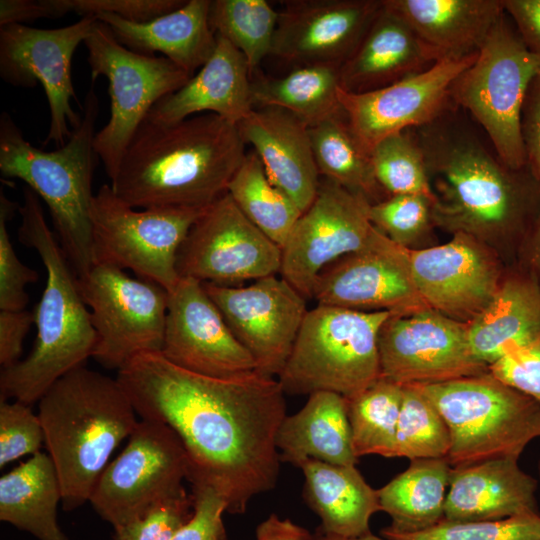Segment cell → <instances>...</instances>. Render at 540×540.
<instances>
[{
  "label": "cell",
  "mask_w": 540,
  "mask_h": 540,
  "mask_svg": "<svg viewBox=\"0 0 540 540\" xmlns=\"http://www.w3.org/2000/svg\"><path fill=\"white\" fill-rule=\"evenodd\" d=\"M141 419L166 424L188 461L187 480L214 489L227 512H246L251 499L275 488L276 437L286 414L275 377L253 371L222 379L187 371L161 352L143 353L117 371Z\"/></svg>",
  "instance_id": "obj_1"
},
{
  "label": "cell",
  "mask_w": 540,
  "mask_h": 540,
  "mask_svg": "<svg viewBox=\"0 0 540 540\" xmlns=\"http://www.w3.org/2000/svg\"><path fill=\"white\" fill-rule=\"evenodd\" d=\"M412 130L436 197L435 226L521 251L540 215V180L529 166L503 163L456 106Z\"/></svg>",
  "instance_id": "obj_2"
},
{
  "label": "cell",
  "mask_w": 540,
  "mask_h": 540,
  "mask_svg": "<svg viewBox=\"0 0 540 540\" xmlns=\"http://www.w3.org/2000/svg\"><path fill=\"white\" fill-rule=\"evenodd\" d=\"M245 155L237 126L218 115L169 124L146 117L110 185L134 208L204 209L227 193Z\"/></svg>",
  "instance_id": "obj_3"
},
{
  "label": "cell",
  "mask_w": 540,
  "mask_h": 540,
  "mask_svg": "<svg viewBox=\"0 0 540 540\" xmlns=\"http://www.w3.org/2000/svg\"><path fill=\"white\" fill-rule=\"evenodd\" d=\"M23 198L18 207L19 241L40 256L46 284L34 312L33 349L25 359L2 369L0 397L31 405L61 377L85 365L93 356L97 335L78 277L46 222L39 197L26 187Z\"/></svg>",
  "instance_id": "obj_4"
},
{
  "label": "cell",
  "mask_w": 540,
  "mask_h": 540,
  "mask_svg": "<svg viewBox=\"0 0 540 540\" xmlns=\"http://www.w3.org/2000/svg\"><path fill=\"white\" fill-rule=\"evenodd\" d=\"M38 402L61 503L72 511L89 502L110 456L139 422L137 413L117 378L85 365L57 380Z\"/></svg>",
  "instance_id": "obj_5"
},
{
  "label": "cell",
  "mask_w": 540,
  "mask_h": 540,
  "mask_svg": "<svg viewBox=\"0 0 540 540\" xmlns=\"http://www.w3.org/2000/svg\"><path fill=\"white\" fill-rule=\"evenodd\" d=\"M99 101L88 91L80 124L64 145L45 151L27 141L12 116H0V171L24 181L42 198L59 244L80 277L94 265L92 250V183L98 155L94 148Z\"/></svg>",
  "instance_id": "obj_6"
},
{
  "label": "cell",
  "mask_w": 540,
  "mask_h": 540,
  "mask_svg": "<svg viewBox=\"0 0 540 540\" xmlns=\"http://www.w3.org/2000/svg\"><path fill=\"white\" fill-rule=\"evenodd\" d=\"M436 407L450 433L446 457L455 467L519 458L540 438V404L489 371L432 384H411Z\"/></svg>",
  "instance_id": "obj_7"
},
{
  "label": "cell",
  "mask_w": 540,
  "mask_h": 540,
  "mask_svg": "<svg viewBox=\"0 0 540 540\" xmlns=\"http://www.w3.org/2000/svg\"><path fill=\"white\" fill-rule=\"evenodd\" d=\"M394 313L317 305L308 310L278 376L290 395L328 391L350 399L380 378L378 335Z\"/></svg>",
  "instance_id": "obj_8"
},
{
  "label": "cell",
  "mask_w": 540,
  "mask_h": 540,
  "mask_svg": "<svg viewBox=\"0 0 540 540\" xmlns=\"http://www.w3.org/2000/svg\"><path fill=\"white\" fill-rule=\"evenodd\" d=\"M540 58L525 45L506 12L492 27L475 61L453 82V104L481 127L507 166H527L521 135L524 98Z\"/></svg>",
  "instance_id": "obj_9"
},
{
  "label": "cell",
  "mask_w": 540,
  "mask_h": 540,
  "mask_svg": "<svg viewBox=\"0 0 540 540\" xmlns=\"http://www.w3.org/2000/svg\"><path fill=\"white\" fill-rule=\"evenodd\" d=\"M205 209H138L117 196L110 184H103L90 213L94 264L130 269L169 293L180 280L179 249Z\"/></svg>",
  "instance_id": "obj_10"
},
{
  "label": "cell",
  "mask_w": 540,
  "mask_h": 540,
  "mask_svg": "<svg viewBox=\"0 0 540 540\" xmlns=\"http://www.w3.org/2000/svg\"><path fill=\"white\" fill-rule=\"evenodd\" d=\"M84 44L92 80L103 76L108 81L110 118L96 132L94 148L111 181L133 135L153 106L181 88L191 75L164 56L126 48L99 20Z\"/></svg>",
  "instance_id": "obj_11"
},
{
  "label": "cell",
  "mask_w": 540,
  "mask_h": 540,
  "mask_svg": "<svg viewBox=\"0 0 540 540\" xmlns=\"http://www.w3.org/2000/svg\"><path fill=\"white\" fill-rule=\"evenodd\" d=\"M78 284L96 331L98 363L119 371L140 354L161 352L169 300L163 287L105 264H94Z\"/></svg>",
  "instance_id": "obj_12"
},
{
  "label": "cell",
  "mask_w": 540,
  "mask_h": 540,
  "mask_svg": "<svg viewBox=\"0 0 540 540\" xmlns=\"http://www.w3.org/2000/svg\"><path fill=\"white\" fill-rule=\"evenodd\" d=\"M187 477L188 461L177 435L164 423L141 419L100 475L89 502L116 529L186 491Z\"/></svg>",
  "instance_id": "obj_13"
},
{
  "label": "cell",
  "mask_w": 540,
  "mask_h": 540,
  "mask_svg": "<svg viewBox=\"0 0 540 540\" xmlns=\"http://www.w3.org/2000/svg\"><path fill=\"white\" fill-rule=\"evenodd\" d=\"M97 19L79 21L59 28H35L26 24L0 26V76L16 87L41 84L50 112L44 144H65L72 129L81 122L72 100L77 99L71 64L77 47L93 31Z\"/></svg>",
  "instance_id": "obj_14"
},
{
  "label": "cell",
  "mask_w": 540,
  "mask_h": 540,
  "mask_svg": "<svg viewBox=\"0 0 540 540\" xmlns=\"http://www.w3.org/2000/svg\"><path fill=\"white\" fill-rule=\"evenodd\" d=\"M282 249L259 230L228 193L208 206L177 255L180 278L239 286L280 273Z\"/></svg>",
  "instance_id": "obj_15"
},
{
  "label": "cell",
  "mask_w": 540,
  "mask_h": 540,
  "mask_svg": "<svg viewBox=\"0 0 540 540\" xmlns=\"http://www.w3.org/2000/svg\"><path fill=\"white\" fill-rule=\"evenodd\" d=\"M371 202L328 179L282 247L280 275L306 299L312 298L319 273L337 259L360 250L376 228L369 219Z\"/></svg>",
  "instance_id": "obj_16"
},
{
  "label": "cell",
  "mask_w": 540,
  "mask_h": 540,
  "mask_svg": "<svg viewBox=\"0 0 540 540\" xmlns=\"http://www.w3.org/2000/svg\"><path fill=\"white\" fill-rule=\"evenodd\" d=\"M378 352L380 377L399 385L440 383L489 371L470 350L466 324L430 308L391 315L379 331Z\"/></svg>",
  "instance_id": "obj_17"
},
{
  "label": "cell",
  "mask_w": 540,
  "mask_h": 540,
  "mask_svg": "<svg viewBox=\"0 0 540 540\" xmlns=\"http://www.w3.org/2000/svg\"><path fill=\"white\" fill-rule=\"evenodd\" d=\"M237 340L263 375L279 376L308 312L306 298L282 277L248 286L202 283Z\"/></svg>",
  "instance_id": "obj_18"
},
{
  "label": "cell",
  "mask_w": 540,
  "mask_h": 540,
  "mask_svg": "<svg viewBox=\"0 0 540 540\" xmlns=\"http://www.w3.org/2000/svg\"><path fill=\"white\" fill-rule=\"evenodd\" d=\"M414 286L426 306L468 323L489 303L503 280L490 246L464 232L441 245L404 248Z\"/></svg>",
  "instance_id": "obj_19"
},
{
  "label": "cell",
  "mask_w": 540,
  "mask_h": 540,
  "mask_svg": "<svg viewBox=\"0 0 540 540\" xmlns=\"http://www.w3.org/2000/svg\"><path fill=\"white\" fill-rule=\"evenodd\" d=\"M477 54L438 60L417 74L365 93L339 88L342 112L356 136L371 150L383 138L427 125L454 107L452 84Z\"/></svg>",
  "instance_id": "obj_20"
},
{
  "label": "cell",
  "mask_w": 540,
  "mask_h": 540,
  "mask_svg": "<svg viewBox=\"0 0 540 540\" xmlns=\"http://www.w3.org/2000/svg\"><path fill=\"white\" fill-rule=\"evenodd\" d=\"M318 305L409 314L428 308L411 279L404 247L378 229L364 248L326 266L312 292Z\"/></svg>",
  "instance_id": "obj_21"
},
{
  "label": "cell",
  "mask_w": 540,
  "mask_h": 540,
  "mask_svg": "<svg viewBox=\"0 0 540 540\" xmlns=\"http://www.w3.org/2000/svg\"><path fill=\"white\" fill-rule=\"evenodd\" d=\"M161 354L174 365L203 376L228 379L257 371L201 282L180 278L169 292Z\"/></svg>",
  "instance_id": "obj_22"
},
{
  "label": "cell",
  "mask_w": 540,
  "mask_h": 540,
  "mask_svg": "<svg viewBox=\"0 0 540 540\" xmlns=\"http://www.w3.org/2000/svg\"><path fill=\"white\" fill-rule=\"evenodd\" d=\"M382 0H291L279 11L271 55L301 65H341L353 54Z\"/></svg>",
  "instance_id": "obj_23"
},
{
  "label": "cell",
  "mask_w": 540,
  "mask_h": 540,
  "mask_svg": "<svg viewBox=\"0 0 540 540\" xmlns=\"http://www.w3.org/2000/svg\"><path fill=\"white\" fill-rule=\"evenodd\" d=\"M254 148L270 181L302 211L314 201L320 185L308 126L286 110L253 108L237 125Z\"/></svg>",
  "instance_id": "obj_24"
},
{
  "label": "cell",
  "mask_w": 540,
  "mask_h": 540,
  "mask_svg": "<svg viewBox=\"0 0 540 540\" xmlns=\"http://www.w3.org/2000/svg\"><path fill=\"white\" fill-rule=\"evenodd\" d=\"M216 36L208 61L181 88L159 100L147 117L169 124L212 113L237 126L252 111L247 62L230 42Z\"/></svg>",
  "instance_id": "obj_25"
},
{
  "label": "cell",
  "mask_w": 540,
  "mask_h": 540,
  "mask_svg": "<svg viewBox=\"0 0 540 540\" xmlns=\"http://www.w3.org/2000/svg\"><path fill=\"white\" fill-rule=\"evenodd\" d=\"M519 458L504 457L452 467L444 520L476 522L539 513L537 480Z\"/></svg>",
  "instance_id": "obj_26"
},
{
  "label": "cell",
  "mask_w": 540,
  "mask_h": 540,
  "mask_svg": "<svg viewBox=\"0 0 540 540\" xmlns=\"http://www.w3.org/2000/svg\"><path fill=\"white\" fill-rule=\"evenodd\" d=\"M436 62L410 26L384 6L339 68L340 88L365 93L417 74Z\"/></svg>",
  "instance_id": "obj_27"
},
{
  "label": "cell",
  "mask_w": 540,
  "mask_h": 540,
  "mask_svg": "<svg viewBox=\"0 0 540 540\" xmlns=\"http://www.w3.org/2000/svg\"><path fill=\"white\" fill-rule=\"evenodd\" d=\"M476 360L491 366L540 339V283L525 265L507 276L485 308L466 323Z\"/></svg>",
  "instance_id": "obj_28"
},
{
  "label": "cell",
  "mask_w": 540,
  "mask_h": 540,
  "mask_svg": "<svg viewBox=\"0 0 540 540\" xmlns=\"http://www.w3.org/2000/svg\"><path fill=\"white\" fill-rule=\"evenodd\" d=\"M400 16L436 61L479 51L505 12L503 0H382Z\"/></svg>",
  "instance_id": "obj_29"
},
{
  "label": "cell",
  "mask_w": 540,
  "mask_h": 540,
  "mask_svg": "<svg viewBox=\"0 0 540 540\" xmlns=\"http://www.w3.org/2000/svg\"><path fill=\"white\" fill-rule=\"evenodd\" d=\"M210 0H188L179 8L147 22H133L102 14L115 38L126 48L145 55L164 54L193 76L211 57L217 36L210 21Z\"/></svg>",
  "instance_id": "obj_30"
},
{
  "label": "cell",
  "mask_w": 540,
  "mask_h": 540,
  "mask_svg": "<svg viewBox=\"0 0 540 540\" xmlns=\"http://www.w3.org/2000/svg\"><path fill=\"white\" fill-rule=\"evenodd\" d=\"M276 445L281 462L297 467L308 459L356 465L347 399L328 391L310 394L298 412L284 418Z\"/></svg>",
  "instance_id": "obj_31"
},
{
  "label": "cell",
  "mask_w": 540,
  "mask_h": 540,
  "mask_svg": "<svg viewBox=\"0 0 540 540\" xmlns=\"http://www.w3.org/2000/svg\"><path fill=\"white\" fill-rule=\"evenodd\" d=\"M305 478L303 497L321 520L324 532L358 537L370 532L371 517L381 511L377 490L356 465H336L308 459L299 465Z\"/></svg>",
  "instance_id": "obj_32"
},
{
  "label": "cell",
  "mask_w": 540,
  "mask_h": 540,
  "mask_svg": "<svg viewBox=\"0 0 540 540\" xmlns=\"http://www.w3.org/2000/svg\"><path fill=\"white\" fill-rule=\"evenodd\" d=\"M62 490L48 453L38 452L0 478V520L38 540H68L57 523Z\"/></svg>",
  "instance_id": "obj_33"
},
{
  "label": "cell",
  "mask_w": 540,
  "mask_h": 540,
  "mask_svg": "<svg viewBox=\"0 0 540 540\" xmlns=\"http://www.w3.org/2000/svg\"><path fill=\"white\" fill-rule=\"evenodd\" d=\"M451 471L446 458L416 459L377 489L380 509L391 518V524L385 528L416 533L443 521Z\"/></svg>",
  "instance_id": "obj_34"
},
{
  "label": "cell",
  "mask_w": 540,
  "mask_h": 540,
  "mask_svg": "<svg viewBox=\"0 0 540 540\" xmlns=\"http://www.w3.org/2000/svg\"><path fill=\"white\" fill-rule=\"evenodd\" d=\"M251 77L254 108L275 107L288 111L308 127L342 112L338 92L339 67L301 65L283 77L256 70Z\"/></svg>",
  "instance_id": "obj_35"
},
{
  "label": "cell",
  "mask_w": 540,
  "mask_h": 540,
  "mask_svg": "<svg viewBox=\"0 0 540 540\" xmlns=\"http://www.w3.org/2000/svg\"><path fill=\"white\" fill-rule=\"evenodd\" d=\"M314 160L325 179L365 196L371 204L388 197L378 185L368 150L343 112L308 127Z\"/></svg>",
  "instance_id": "obj_36"
},
{
  "label": "cell",
  "mask_w": 540,
  "mask_h": 540,
  "mask_svg": "<svg viewBox=\"0 0 540 540\" xmlns=\"http://www.w3.org/2000/svg\"><path fill=\"white\" fill-rule=\"evenodd\" d=\"M227 193L240 211L282 249L302 211L270 181L254 151L246 153Z\"/></svg>",
  "instance_id": "obj_37"
},
{
  "label": "cell",
  "mask_w": 540,
  "mask_h": 540,
  "mask_svg": "<svg viewBox=\"0 0 540 540\" xmlns=\"http://www.w3.org/2000/svg\"><path fill=\"white\" fill-rule=\"evenodd\" d=\"M402 385L379 378L347 399V413L356 457L393 458L401 410Z\"/></svg>",
  "instance_id": "obj_38"
},
{
  "label": "cell",
  "mask_w": 540,
  "mask_h": 540,
  "mask_svg": "<svg viewBox=\"0 0 540 540\" xmlns=\"http://www.w3.org/2000/svg\"><path fill=\"white\" fill-rule=\"evenodd\" d=\"M278 17L265 0H214L209 13L213 31L243 54L251 76L271 55Z\"/></svg>",
  "instance_id": "obj_39"
},
{
  "label": "cell",
  "mask_w": 540,
  "mask_h": 540,
  "mask_svg": "<svg viewBox=\"0 0 540 540\" xmlns=\"http://www.w3.org/2000/svg\"><path fill=\"white\" fill-rule=\"evenodd\" d=\"M370 155L375 179L387 196L421 195L434 205L425 158L412 129L383 138Z\"/></svg>",
  "instance_id": "obj_40"
},
{
  "label": "cell",
  "mask_w": 540,
  "mask_h": 540,
  "mask_svg": "<svg viewBox=\"0 0 540 540\" xmlns=\"http://www.w3.org/2000/svg\"><path fill=\"white\" fill-rule=\"evenodd\" d=\"M450 445L449 429L436 407L414 385H402L393 458H446Z\"/></svg>",
  "instance_id": "obj_41"
},
{
  "label": "cell",
  "mask_w": 540,
  "mask_h": 540,
  "mask_svg": "<svg viewBox=\"0 0 540 540\" xmlns=\"http://www.w3.org/2000/svg\"><path fill=\"white\" fill-rule=\"evenodd\" d=\"M433 203L421 195H392L370 204L372 225L393 243L420 249V244L431 239Z\"/></svg>",
  "instance_id": "obj_42"
},
{
  "label": "cell",
  "mask_w": 540,
  "mask_h": 540,
  "mask_svg": "<svg viewBox=\"0 0 540 540\" xmlns=\"http://www.w3.org/2000/svg\"><path fill=\"white\" fill-rule=\"evenodd\" d=\"M381 535L388 540H540V513L490 521L443 520L416 533H397L383 528Z\"/></svg>",
  "instance_id": "obj_43"
},
{
  "label": "cell",
  "mask_w": 540,
  "mask_h": 540,
  "mask_svg": "<svg viewBox=\"0 0 540 540\" xmlns=\"http://www.w3.org/2000/svg\"><path fill=\"white\" fill-rule=\"evenodd\" d=\"M183 0H38L41 18H56L69 13L81 18L115 14L133 22H147L169 13Z\"/></svg>",
  "instance_id": "obj_44"
},
{
  "label": "cell",
  "mask_w": 540,
  "mask_h": 540,
  "mask_svg": "<svg viewBox=\"0 0 540 540\" xmlns=\"http://www.w3.org/2000/svg\"><path fill=\"white\" fill-rule=\"evenodd\" d=\"M15 203L0 193V311L24 310L29 302L26 285L37 281L38 273L18 258L7 229Z\"/></svg>",
  "instance_id": "obj_45"
},
{
  "label": "cell",
  "mask_w": 540,
  "mask_h": 540,
  "mask_svg": "<svg viewBox=\"0 0 540 540\" xmlns=\"http://www.w3.org/2000/svg\"><path fill=\"white\" fill-rule=\"evenodd\" d=\"M44 431L29 404L0 401V467L25 455L40 452Z\"/></svg>",
  "instance_id": "obj_46"
},
{
  "label": "cell",
  "mask_w": 540,
  "mask_h": 540,
  "mask_svg": "<svg viewBox=\"0 0 540 540\" xmlns=\"http://www.w3.org/2000/svg\"><path fill=\"white\" fill-rule=\"evenodd\" d=\"M192 512V496L184 491L160 502L141 517L114 529L113 540H172Z\"/></svg>",
  "instance_id": "obj_47"
},
{
  "label": "cell",
  "mask_w": 540,
  "mask_h": 540,
  "mask_svg": "<svg viewBox=\"0 0 540 540\" xmlns=\"http://www.w3.org/2000/svg\"><path fill=\"white\" fill-rule=\"evenodd\" d=\"M193 512L172 540H225L222 515L226 501L211 487L192 486Z\"/></svg>",
  "instance_id": "obj_48"
},
{
  "label": "cell",
  "mask_w": 540,
  "mask_h": 540,
  "mask_svg": "<svg viewBox=\"0 0 540 540\" xmlns=\"http://www.w3.org/2000/svg\"><path fill=\"white\" fill-rule=\"evenodd\" d=\"M489 372L540 404V339L509 352Z\"/></svg>",
  "instance_id": "obj_49"
},
{
  "label": "cell",
  "mask_w": 540,
  "mask_h": 540,
  "mask_svg": "<svg viewBox=\"0 0 540 540\" xmlns=\"http://www.w3.org/2000/svg\"><path fill=\"white\" fill-rule=\"evenodd\" d=\"M521 135L527 165L540 180V69L530 82L524 98Z\"/></svg>",
  "instance_id": "obj_50"
},
{
  "label": "cell",
  "mask_w": 540,
  "mask_h": 540,
  "mask_svg": "<svg viewBox=\"0 0 540 540\" xmlns=\"http://www.w3.org/2000/svg\"><path fill=\"white\" fill-rule=\"evenodd\" d=\"M33 324H35V315L26 309L0 311V364L2 369L20 361L24 339Z\"/></svg>",
  "instance_id": "obj_51"
},
{
  "label": "cell",
  "mask_w": 540,
  "mask_h": 540,
  "mask_svg": "<svg viewBox=\"0 0 540 540\" xmlns=\"http://www.w3.org/2000/svg\"><path fill=\"white\" fill-rule=\"evenodd\" d=\"M526 47L540 58V0H503Z\"/></svg>",
  "instance_id": "obj_52"
},
{
  "label": "cell",
  "mask_w": 540,
  "mask_h": 540,
  "mask_svg": "<svg viewBox=\"0 0 540 540\" xmlns=\"http://www.w3.org/2000/svg\"><path fill=\"white\" fill-rule=\"evenodd\" d=\"M312 534L292 522L271 514L256 529V540H311Z\"/></svg>",
  "instance_id": "obj_53"
},
{
  "label": "cell",
  "mask_w": 540,
  "mask_h": 540,
  "mask_svg": "<svg viewBox=\"0 0 540 540\" xmlns=\"http://www.w3.org/2000/svg\"><path fill=\"white\" fill-rule=\"evenodd\" d=\"M520 252L523 254L525 266L533 272L540 283V215Z\"/></svg>",
  "instance_id": "obj_54"
},
{
  "label": "cell",
  "mask_w": 540,
  "mask_h": 540,
  "mask_svg": "<svg viewBox=\"0 0 540 540\" xmlns=\"http://www.w3.org/2000/svg\"><path fill=\"white\" fill-rule=\"evenodd\" d=\"M311 540H388L384 537H379L371 532L358 536V537H341L324 532L320 527H318L314 534H312Z\"/></svg>",
  "instance_id": "obj_55"
}]
</instances>
